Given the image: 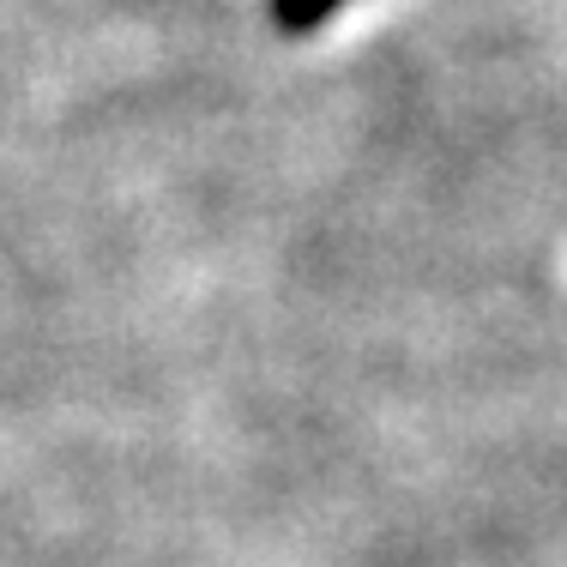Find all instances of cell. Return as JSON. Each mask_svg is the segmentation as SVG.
<instances>
[{"mask_svg": "<svg viewBox=\"0 0 567 567\" xmlns=\"http://www.w3.org/2000/svg\"><path fill=\"white\" fill-rule=\"evenodd\" d=\"M344 0H272V19L284 24V31H315L320 19H332Z\"/></svg>", "mask_w": 567, "mask_h": 567, "instance_id": "obj_1", "label": "cell"}]
</instances>
